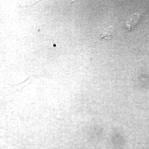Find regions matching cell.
<instances>
[{
    "instance_id": "6da1fadb",
    "label": "cell",
    "mask_w": 149,
    "mask_h": 149,
    "mask_svg": "<svg viewBox=\"0 0 149 149\" xmlns=\"http://www.w3.org/2000/svg\"><path fill=\"white\" fill-rule=\"evenodd\" d=\"M141 19V15L137 13L132 15L130 20L125 23L126 26L130 30H132L136 27Z\"/></svg>"
},
{
    "instance_id": "7a4b0ae2",
    "label": "cell",
    "mask_w": 149,
    "mask_h": 149,
    "mask_svg": "<svg viewBox=\"0 0 149 149\" xmlns=\"http://www.w3.org/2000/svg\"><path fill=\"white\" fill-rule=\"evenodd\" d=\"M113 30L114 28L113 27L111 26L108 27L99 35L98 39L97 41L99 40H102L103 39L106 40H111L113 37Z\"/></svg>"
}]
</instances>
